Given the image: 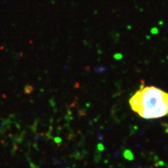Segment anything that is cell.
<instances>
[{
	"instance_id": "cell-2",
	"label": "cell",
	"mask_w": 168,
	"mask_h": 168,
	"mask_svg": "<svg viewBox=\"0 0 168 168\" xmlns=\"http://www.w3.org/2000/svg\"><path fill=\"white\" fill-rule=\"evenodd\" d=\"M124 156L125 157L126 159H133V154H132V153H131V151H129V150H126L124 151Z\"/></svg>"
},
{
	"instance_id": "cell-1",
	"label": "cell",
	"mask_w": 168,
	"mask_h": 168,
	"mask_svg": "<svg viewBox=\"0 0 168 168\" xmlns=\"http://www.w3.org/2000/svg\"><path fill=\"white\" fill-rule=\"evenodd\" d=\"M132 110L145 119L168 115V93L154 86L141 87L129 99Z\"/></svg>"
}]
</instances>
